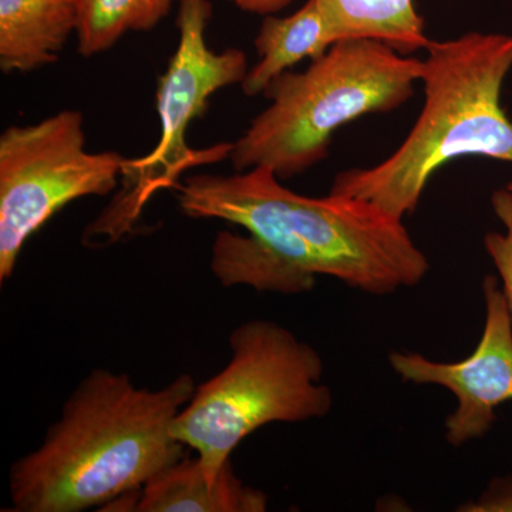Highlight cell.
<instances>
[{"label": "cell", "mask_w": 512, "mask_h": 512, "mask_svg": "<svg viewBox=\"0 0 512 512\" xmlns=\"http://www.w3.org/2000/svg\"><path fill=\"white\" fill-rule=\"evenodd\" d=\"M175 188L188 217L248 232L221 231L212 245L211 271L225 288L296 295L329 276L383 296L419 285L430 271L403 220L346 195L296 194L266 165L228 177L192 175Z\"/></svg>", "instance_id": "obj_1"}, {"label": "cell", "mask_w": 512, "mask_h": 512, "mask_svg": "<svg viewBox=\"0 0 512 512\" xmlns=\"http://www.w3.org/2000/svg\"><path fill=\"white\" fill-rule=\"evenodd\" d=\"M194 392L190 375L148 390L126 373L92 370L43 443L10 468V511L80 512L140 491L185 457L171 426Z\"/></svg>", "instance_id": "obj_2"}, {"label": "cell", "mask_w": 512, "mask_h": 512, "mask_svg": "<svg viewBox=\"0 0 512 512\" xmlns=\"http://www.w3.org/2000/svg\"><path fill=\"white\" fill-rule=\"evenodd\" d=\"M426 50L423 110L410 133L382 163L343 171L330 188L397 220L416 211L430 178L456 158L512 163V121L501 104L512 70V35L468 32L431 40Z\"/></svg>", "instance_id": "obj_3"}, {"label": "cell", "mask_w": 512, "mask_h": 512, "mask_svg": "<svg viewBox=\"0 0 512 512\" xmlns=\"http://www.w3.org/2000/svg\"><path fill=\"white\" fill-rule=\"evenodd\" d=\"M423 62L373 39L340 40L302 73L269 84L271 106L232 143L235 170L266 165L279 180L325 160L340 127L367 114L399 109L420 82Z\"/></svg>", "instance_id": "obj_4"}, {"label": "cell", "mask_w": 512, "mask_h": 512, "mask_svg": "<svg viewBox=\"0 0 512 512\" xmlns=\"http://www.w3.org/2000/svg\"><path fill=\"white\" fill-rule=\"evenodd\" d=\"M229 348L228 365L195 389L171 426L175 439L197 451L211 483L254 431L322 419L333 406L322 356L285 326L248 320L231 333Z\"/></svg>", "instance_id": "obj_5"}, {"label": "cell", "mask_w": 512, "mask_h": 512, "mask_svg": "<svg viewBox=\"0 0 512 512\" xmlns=\"http://www.w3.org/2000/svg\"><path fill=\"white\" fill-rule=\"evenodd\" d=\"M212 16L210 0H178V46L167 70L158 80L157 111L161 134L146 157L124 160L123 190L94 222L92 237L116 241L133 227L146 202L158 190L175 188L185 171L229 157L232 143L194 150L187 144L188 127L204 116L212 94L244 82L247 56L242 50L212 52L205 30Z\"/></svg>", "instance_id": "obj_6"}, {"label": "cell", "mask_w": 512, "mask_h": 512, "mask_svg": "<svg viewBox=\"0 0 512 512\" xmlns=\"http://www.w3.org/2000/svg\"><path fill=\"white\" fill-rule=\"evenodd\" d=\"M83 114L64 110L0 136V281L57 211L84 197H104L119 184L126 158L86 150Z\"/></svg>", "instance_id": "obj_7"}, {"label": "cell", "mask_w": 512, "mask_h": 512, "mask_svg": "<svg viewBox=\"0 0 512 512\" xmlns=\"http://www.w3.org/2000/svg\"><path fill=\"white\" fill-rule=\"evenodd\" d=\"M483 295V335L466 359L436 362L410 352L389 356L404 382L434 384L456 396V410L446 420V440L454 447L484 437L497 419L495 410L512 400V319L495 276H485Z\"/></svg>", "instance_id": "obj_8"}, {"label": "cell", "mask_w": 512, "mask_h": 512, "mask_svg": "<svg viewBox=\"0 0 512 512\" xmlns=\"http://www.w3.org/2000/svg\"><path fill=\"white\" fill-rule=\"evenodd\" d=\"M268 497L235 474L231 461L211 483L200 460L184 457L151 478L140 490L138 512H264Z\"/></svg>", "instance_id": "obj_9"}, {"label": "cell", "mask_w": 512, "mask_h": 512, "mask_svg": "<svg viewBox=\"0 0 512 512\" xmlns=\"http://www.w3.org/2000/svg\"><path fill=\"white\" fill-rule=\"evenodd\" d=\"M77 28L74 0H0V69L28 73L55 63Z\"/></svg>", "instance_id": "obj_10"}, {"label": "cell", "mask_w": 512, "mask_h": 512, "mask_svg": "<svg viewBox=\"0 0 512 512\" xmlns=\"http://www.w3.org/2000/svg\"><path fill=\"white\" fill-rule=\"evenodd\" d=\"M328 22L315 0H308L301 9L285 18L265 16L255 37L259 63L248 70L241 83L245 96L264 94L269 84L289 72L303 59H319L335 45Z\"/></svg>", "instance_id": "obj_11"}, {"label": "cell", "mask_w": 512, "mask_h": 512, "mask_svg": "<svg viewBox=\"0 0 512 512\" xmlns=\"http://www.w3.org/2000/svg\"><path fill=\"white\" fill-rule=\"evenodd\" d=\"M335 42L373 39L403 55L427 49L431 40L413 0H315Z\"/></svg>", "instance_id": "obj_12"}, {"label": "cell", "mask_w": 512, "mask_h": 512, "mask_svg": "<svg viewBox=\"0 0 512 512\" xmlns=\"http://www.w3.org/2000/svg\"><path fill=\"white\" fill-rule=\"evenodd\" d=\"M79 10V52L84 57L107 52L130 32L156 28L174 0H74Z\"/></svg>", "instance_id": "obj_13"}, {"label": "cell", "mask_w": 512, "mask_h": 512, "mask_svg": "<svg viewBox=\"0 0 512 512\" xmlns=\"http://www.w3.org/2000/svg\"><path fill=\"white\" fill-rule=\"evenodd\" d=\"M491 205L498 220L503 222L504 232H488L484 247L500 275L501 289L512 319V191L508 188L494 191Z\"/></svg>", "instance_id": "obj_14"}, {"label": "cell", "mask_w": 512, "mask_h": 512, "mask_svg": "<svg viewBox=\"0 0 512 512\" xmlns=\"http://www.w3.org/2000/svg\"><path fill=\"white\" fill-rule=\"evenodd\" d=\"M461 511L512 512V478L498 480L490 485L476 503L464 505Z\"/></svg>", "instance_id": "obj_15"}, {"label": "cell", "mask_w": 512, "mask_h": 512, "mask_svg": "<svg viewBox=\"0 0 512 512\" xmlns=\"http://www.w3.org/2000/svg\"><path fill=\"white\" fill-rule=\"evenodd\" d=\"M239 9L255 15H275L285 9L293 0H231Z\"/></svg>", "instance_id": "obj_16"}, {"label": "cell", "mask_w": 512, "mask_h": 512, "mask_svg": "<svg viewBox=\"0 0 512 512\" xmlns=\"http://www.w3.org/2000/svg\"><path fill=\"white\" fill-rule=\"evenodd\" d=\"M505 188H508V190L512 191V181H511V183H508L507 187H505Z\"/></svg>", "instance_id": "obj_17"}]
</instances>
